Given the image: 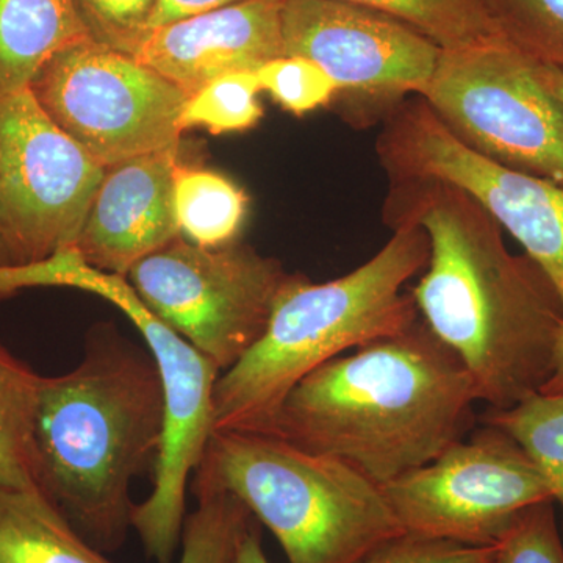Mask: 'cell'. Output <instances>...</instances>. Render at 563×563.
I'll use <instances>...</instances> for the list:
<instances>
[{
	"instance_id": "obj_5",
	"label": "cell",
	"mask_w": 563,
	"mask_h": 563,
	"mask_svg": "<svg viewBox=\"0 0 563 563\" xmlns=\"http://www.w3.org/2000/svg\"><path fill=\"white\" fill-rule=\"evenodd\" d=\"M191 487L236 496L288 563H358L406 532L380 484L269 433L211 432Z\"/></svg>"
},
{
	"instance_id": "obj_14",
	"label": "cell",
	"mask_w": 563,
	"mask_h": 563,
	"mask_svg": "<svg viewBox=\"0 0 563 563\" xmlns=\"http://www.w3.org/2000/svg\"><path fill=\"white\" fill-rule=\"evenodd\" d=\"M179 144L106 169L74 250L99 272L128 277L133 266L179 239L174 172Z\"/></svg>"
},
{
	"instance_id": "obj_24",
	"label": "cell",
	"mask_w": 563,
	"mask_h": 563,
	"mask_svg": "<svg viewBox=\"0 0 563 563\" xmlns=\"http://www.w3.org/2000/svg\"><path fill=\"white\" fill-rule=\"evenodd\" d=\"M499 31L521 54L563 69V0H484Z\"/></svg>"
},
{
	"instance_id": "obj_28",
	"label": "cell",
	"mask_w": 563,
	"mask_h": 563,
	"mask_svg": "<svg viewBox=\"0 0 563 563\" xmlns=\"http://www.w3.org/2000/svg\"><path fill=\"white\" fill-rule=\"evenodd\" d=\"M495 547H468L451 540L404 532L358 563H490Z\"/></svg>"
},
{
	"instance_id": "obj_16",
	"label": "cell",
	"mask_w": 563,
	"mask_h": 563,
	"mask_svg": "<svg viewBox=\"0 0 563 563\" xmlns=\"http://www.w3.org/2000/svg\"><path fill=\"white\" fill-rule=\"evenodd\" d=\"M87 40L74 0H0V98L31 88L54 55Z\"/></svg>"
},
{
	"instance_id": "obj_18",
	"label": "cell",
	"mask_w": 563,
	"mask_h": 563,
	"mask_svg": "<svg viewBox=\"0 0 563 563\" xmlns=\"http://www.w3.org/2000/svg\"><path fill=\"white\" fill-rule=\"evenodd\" d=\"M246 192L210 169L177 162L174 209L180 235L192 244L220 247L233 243L247 214Z\"/></svg>"
},
{
	"instance_id": "obj_9",
	"label": "cell",
	"mask_w": 563,
	"mask_h": 563,
	"mask_svg": "<svg viewBox=\"0 0 563 563\" xmlns=\"http://www.w3.org/2000/svg\"><path fill=\"white\" fill-rule=\"evenodd\" d=\"M44 113L103 168L179 144L188 95L131 55L87 40L33 79Z\"/></svg>"
},
{
	"instance_id": "obj_6",
	"label": "cell",
	"mask_w": 563,
	"mask_h": 563,
	"mask_svg": "<svg viewBox=\"0 0 563 563\" xmlns=\"http://www.w3.org/2000/svg\"><path fill=\"white\" fill-rule=\"evenodd\" d=\"M65 287L92 292L117 306L143 336L165 388L166 422L154 466V487L133 507L132 529L155 563H173L187 518V488L211 432L213 390L220 369L147 309L131 282L87 265L74 247L46 261L0 269L5 295L25 288Z\"/></svg>"
},
{
	"instance_id": "obj_26",
	"label": "cell",
	"mask_w": 563,
	"mask_h": 563,
	"mask_svg": "<svg viewBox=\"0 0 563 563\" xmlns=\"http://www.w3.org/2000/svg\"><path fill=\"white\" fill-rule=\"evenodd\" d=\"M257 77L262 90L295 114L328 106L339 92L335 81L317 63L291 55L266 63L257 70Z\"/></svg>"
},
{
	"instance_id": "obj_17",
	"label": "cell",
	"mask_w": 563,
	"mask_h": 563,
	"mask_svg": "<svg viewBox=\"0 0 563 563\" xmlns=\"http://www.w3.org/2000/svg\"><path fill=\"white\" fill-rule=\"evenodd\" d=\"M0 563H114L38 488L0 487Z\"/></svg>"
},
{
	"instance_id": "obj_13",
	"label": "cell",
	"mask_w": 563,
	"mask_h": 563,
	"mask_svg": "<svg viewBox=\"0 0 563 563\" xmlns=\"http://www.w3.org/2000/svg\"><path fill=\"white\" fill-rule=\"evenodd\" d=\"M284 55L317 63L351 106L385 117L432 79L442 49L412 25L346 0H285Z\"/></svg>"
},
{
	"instance_id": "obj_22",
	"label": "cell",
	"mask_w": 563,
	"mask_h": 563,
	"mask_svg": "<svg viewBox=\"0 0 563 563\" xmlns=\"http://www.w3.org/2000/svg\"><path fill=\"white\" fill-rule=\"evenodd\" d=\"M198 506L187 515L177 563H233L255 518L232 493L191 487Z\"/></svg>"
},
{
	"instance_id": "obj_8",
	"label": "cell",
	"mask_w": 563,
	"mask_h": 563,
	"mask_svg": "<svg viewBox=\"0 0 563 563\" xmlns=\"http://www.w3.org/2000/svg\"><path fill=\"white\" fill-rule=\"evenodd\" d=\"M288 274L246 244H192L184 236L131 269L133 290L220 373L261 340Z\"/></svg>"
},
{
	"instance_id": "obj_3",
	"label": "cell",
	"mask_w": 563,
	"mask_h": 563,
	"mask_svg": "<svg viewBox=\"0 0 563 563\" xmlns=\"http://www.w3.org/2000/svg\"><path fill=\"white\" fill-rule=\"evenodd\" d=\"M165 422V388L151 351L113 329L88 336L76 368L41 377L36 483L103 554L128 539L132 481L154 468Z\"/></svg>"
},
{
	"instance_id": "obj_21",
	"label": "cell",
	"mask_w": 563,
	"mask_h": 563,
	"mask_svg": "<svg viewBox=\"0 0 563 563\" xmlns=\"http://www.w3.org/2000/svg\"><path fill=\"white\" fill-rule=\"evenodd\" d=\"M481 421L509 433L536 463L561 507L563 539V393H536L510 409H488Z\"/></svg>"
},
{
	"instance_id": "obj_23",
	"label": "cell",
	"mask_w": 563,
	"mask_h": 563,
	"mask_svg": "<svg viewBox=\"0 0 563 563\" xmlns=\"http://www.w3.org/2000/svg\"><path fill=\"white\" fill-rule=\"evenodd\" d=\"M261 91L254 70L218 77L188 96L180 113V129L203 128L214 135L247 131L262 120Z\"/></svg>"
},
{
	"instance_id": "obj_10",
	"label": "cell",
	"mask_w": 563,
	"mask_h": 563,
	"mask_svg": "<svg viewBox=\"0 0 563 563\" xmlns=\"http://www.w3.org/2000/svg\"><path fill=\"white\" fill-rule=\"evenodd\" d=\"M106 169L22 90L0 98V242L31 265L79 240Z\"/></svg>"
},
{
	"instance_id": "obj_11",
	"label": "cell",
	"mask_w": 563,
	"mask_h": 563,
	"mask_svg": "<svg viewBox=\"0 0 563 563\" xmlns=\"http://www.w3.org/2000/svg\"><path fill=\"white\" fill-rule=\"evenodd\" d=\"M384 120L376 152L388 179L439 180L472 196L542 269L563 307V188L476 154L417 96Z\"/></svg>"
},
{
	"instance_id": "obj_20",
	"label": "cell",
	"mask_w": 563,
	"mask_h": 563,
	"mask_svg": "<svg viewBox=\"0 0 563 563\" xmlns=\"http://www.w3.org/2000/svg\"><path fill=\"white\" fill-rule=\"evenodd\" d=\"M412 25L442 51L466 49L506 36L484 0H346Z\"/></svg>"
},
{
	"instance_id": "obj_32",
	"label": "cell",
	"mask_w": 563,
	"mask_h": 563,
	"mask_svg": "<svg viewBox=\"0 0 563 563\" xmlns=\"http://www.w3.org/2000/svg\"><path fill=\"white\" fill-rule=\"evenodd\" d=\"M543 395H558L563 393V328L555 344L553 374L542 388Z\"/></svg>"
},
{
	"instance_id": "obj_29",
	"label": "cell",
	"mask_w": 563,
	"mask_h": 563,
	"mask_svg": "<svg viewBox=\"0 0 563 563\" xmlns=\"http://www.w3.org/2000/svg\"><path fill=\"white\" fill-rule=\"evenodd\" d=\"M239 0H157L154 13L150 20V32L162 25L207 13V11L231 5ZM147 32V33H150Z\"/></svg>"
},
{
	"instance_id": "obj_12",
	"label": "cell",
	"mask_w": 563,
	"mask_h": 563,
	"mask_svg": "<svg viewBox=\"0 0 563 563\" xmlns=\"http://www.w3.org/2000/svg\"><path fill=\"white\" fill-rule=\"evenodd\" d=\"M380 487L404 531L468 547H495L515 515L553 499L523 448L485 422L432 462Z\"/></svg>"
},
{
	"instance_id": "obj_31",
	"label": "cell",
	"mask_w": 563,
	"mask_h": 563,
	"mask_svg": "<svg viewBox=\"0 0 563 563\" xmlns=\"http://www.w3.org/2000/svg\"><path fill=\"white\" fill-rule=\"evenodd\" d=\"M533 73L540 84L561 102L563 107V69L533 62Z\"/></svg>"
},
{
	"instance_id": "obj_25",
	"label": "cell",
	"mask_w": 563,
	"mask_h": 563,
	"mask_svg": "<svg viewBox=\"0 0 563 563\" xmlns=\"http://www.w3.org/2000/svg\"><path fill=\"white\" fill-rule=\"evenodd\" d=\"M490 563H563V539L554 499L520 510L496 543Z\"/></svg>"
},
{
	"instance_id": "obj_19",
	"label": "cell",
	"mask_w": 563,
	"mask_h": 563,
	"mask_svg": "<svg viewBox=\"0 0 563 563\" xmlns=\"http://www.w3.org/2000/svg\"><path fill=\"white\" fill-rule=\"evenodd\" d=\"M41 377L0 343V487L38 488L33 428Z\"/></svg>"
},
{
	"instance_id": "obj_30",
	"label": "cell",
	"mask_w": 563,
	"mask_h": 563,
	"mask_svg": "<svg viewBox=\"0 0 563 563\" xmlns=\"http://www.w3.org/2000/svg\"><path fill=\"white\" fill-rule=\"evenodd\" d=\"M233 563H269L263 550L261 531L257 528V520L251 526L250 531L240 544L239 553H236Z\"/></svg>"
},
{
	"instance_id": "obj_1",
	"label": "cell",
	"mask_w": 563,
	"mask_h": 563,
	"mask_svg": "<svg viewBox=\"0 0 563 563\" xmlns=\"http://www.w3.org/2000/svg\"><path fill=\"white\" fill-rule=\"evenodd\" d=\"M384 218L428 233V266L409 291L465 366L477 401L504 410L542 391L563 328L561 299L542 269L512 254L498 222L454 185L393 179Z\"/></svg>"
},
{
	"instance_id": "obj_7",
	"label": "cell",
	"mask_w": 563,
	"mask_h": 563,
	"mask_svg": "<svg viewBox=\"0 0 563 563\" xmlns=\"http://www.w3.org/2000/svg\"><path fill=\"white\" fill-rule=\"evenodd\" d=\"M417 98L476 154L563 188V107L506 38L442 51Z\"/></svg>"
},
{
	"instance_id": "obj_33",
	"label": "cell",
	"mask_w": 563,
	"mask_h": 563,
	"mask_svg": "<svg viewBox=\"0 0 563 563\" xmlns=\"http://www.w3.org/2000/svg\"><path fill=\"white\" fill-rule=\"evenodd\" d=\"M7 265L5 251H3L2 242H0V266Z\"/></svg>"
},
{
	"instance_id": "obj_2",
	"label": "cell",
	"mask_w": 563,
	"mask_h": 563,
	"mask_svg": "<svg viewBox=\"0 0 563 563\" xmlns=\"http://www.w3.org/2000/svg\"><path fill=\"white\" fill-rule=\"evenodd\" d=\"M474 402L465 366L420 318L307 374L269 435L340 459L383 485L465 439Z\"/></svg>"
},
{
	"instance_id": "obj_15",
	"label": "cell",
	"mask_w": 563,
	"mask_h": 563,
	"mask_svg": "<svg viewBox=\"0 0 563 563\" xmlns=\"http://www.w3.org/2000/svg\"><path fill=\"white\" fill-rule=\"evenodd\" d=\"M285 0H239L147 33L132 55L192 95L225 74L254 70L284 57Z\"/></svg>"
},
{
	"instance_id": "obj_4",
	"label": "cell",
	"mask_w": 563,
	"mask_h": 563,
	"mask_svg": "<svg viewBox=\"0 0 563 563\" xmlns=\"http://www.w3.org/2000/svg\"><path fill=\"white\" fill-rule=\"evenodd\" d=\"M368 262L317 284L290 274L257 343L221 374L213 390V432L269 433L284 399L321 365L420 320L406 285L424 272L429 236L402 221Z\"/></svg>"
},
{
	"instance_id": "obj_27",
	"label": "cell",
	"mask_w": 563,
	"mask_h": 563,
	"mask_svg": "<svg viewBox=\"0 0 563 563\" xmlns=\"http://www.w3.org/2000/svg\"><path fill=\"white\" fill-rule=\"evenodd\" d=\"M74 5L91 41L132 57L150 32L157 0H74Z\"/></svg>"
}]
</instances>
